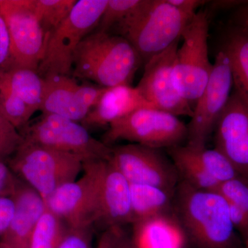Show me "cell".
<instances>
[{"label": "cell", "instance_id": "6da1fadb", "mask_svg": "<svg viewBox=\"0 0 248 248\" xmlns=\"http://www.w3.org/2000/svg\"><path fill=\"white\" fill-rule=\"evenodd\" d=\"M142 63L126 39L94 31L77 48L71 76L104 88L130 85Z\"/></svg>", "mask_w": 248, "mask_h": 248}, {"label": "cell", "instance_id": "7a4b0ae2", "mask_svg": "<svg viewBox=\"0 0 248 248\" xmlns=\"http://www.w3.org/2000/svg\"><path fill=\"white\" fill-rule=\"evenodd\" d=\"M177 218L198 248H235L236 236L228 202L215 191L182 181L176 190Z\"/></svg>", "mask_w": 248, "mask_h": 248}, {"label": "cell", "instance_id": "3957f363", "mask_svg": "<svg viewBox=\"0 0 248 248\" xmlns=\"http://www.w3.org/2000/svg\"><path fill=\"white\" fill-rule=\"evenodd\" d=\"M195 15L178 9L168 0H143L111 34L126 39L146 63L179 41Z\"/></svg>", "mask_w": 248, "mask_h": 248}, {"label": "cell", "instance_id": "277c9868", "mask_svg": "<svg viewBox=\"0 0 248 248\" xmlns=\"http://www.w3.org/2000/svg\"><path fill=\"white\" fill-rule=\"evenodd\" d=\"M16 177L47 200L61 186L77 180L83 170L82 158L23 141L7 161Z\"/></svg>", "mask_w": 248, "mask_h": 248}, {"label": "cell", "instance_id": "5b68a950", "mask_svg": "<svg viewBox=\"0 0 248 248\" xmlns=\"http://www.w3.org/2000/svg\"><path fill=\"white\" fill-rule=\"evenodd\" d=\"M108 0H79L71 14L47 37L37 72L42 78L71 76L73 55L81 41L97 29Z\"/></svg>", "mask_w": 248, "mask_h": 248}, {"label": "cell", "instance_id": "8992f818", "mask_svg": "<svg viewBox=\"0 0 248 248\" xmlns=\"http://www.w3.org/2000/svg\"><path fill=\"white\" fill-rule=\"evenodd\" d=\"M209 18L205 11L196 13L182 33L174 64L178 91L193 109L213 71L208 53Z\"/></svg>", "mask_w": 248, "mask_h": 248}, {"label": "cell", "instance_id": "52a82bcc", "mask_svg": "<svg viewBox=\"0 0 248 248\" xmlns=\"http://www.w3.org/2000/svg\"><path fill=\"white\" fill-rule=\"evenodd\" d=\"M107 160L84 161V174L59 187L47 200L46 206L70 228H93L97 224L104 165Z\"/></svg>", "mask_w": 248, "mask_h": 248}, {"label": "cell", "instance_id": "ba28073f", "mask_svg": "<svg viewBox=\"0 0 248 248\" xmlns=\"http://www.w3.org/2000/svg\"><path fill=\"white\" fill-rule=\"evenodd\" d=\"M104 135V142L125 140L160 149L182 145L187 140V125L177 116L154 108H143L112 122Z\"/></svg>", "mask_w": 248, "mask_h": 248}, {"label": "cell", "instance_id": "9c48e42d", "mask_svg": "<svg viewBox=\"0 0 248 248\" xmlns=\"http://www.w3.org/2000/svg\"><path fill=\"white\" fill-rule=\"evenodd\" d=\"M20 133L24 141L78 155L84 162L94 159L109 161L112 155V147L93 138L81 123L62 116L42 114Z\"/></svg>", "mask_w": 248, "mask_h": 248}, {"label": "cell", "instance_id": "30bf717a", "mask_svg": "<svg viewBox=\"0 0 248 248\" xmlns=\"http://www.w3.org/2000/svg\"><path fill=\"white\" fill-rule=\"evenodd\" d=\"M234 86L229 58L223 50L217 53L208 83L192 109L187 124V145L203 148L215 131Z\"/></svg>", "mask_w": 248, "mask_h": 248}, {"label": "cell", "instance_id": "8fae6325", "mask_svg": "<svg viewBox=\"0 0 248 248\" xmlns=\"http://www.w3.org/2000/svg\"><path fill=\"white\" fill-rule=\"evenodd\" d=\"M0 12L9 29L14 66L37 71L47 35L36 16L32 0H0Z\"/></svg>", "mask_w": 248, "mask_h": 248}, {"label": "cell", "instance_id": "7c38bea8", "mask_svg": "<svg viewBox=\"0 0 248 248\" xmlns=\"http://www.w3.org/2000/svg\"><path fill=\"white\" fill-rule=\"evenodd\" d=\"M110 161L129 184L155 186L175 193L179 174L159 149L137 143L112 147Z\"/></svg>", "mask_w": 248, "mask_h": 248}, {"label": "cell", "instance_id": "4fadbf2b", "mask_svg": "<svg viewBox=\"0 0 248 248\" xmlns=\"http://www.w3.org/2000/svg\"><path fill=\"white\" fill-rule=\"evenodd\" d=\"M179 41L145 63L144 72L137 89L153 108L179 117L192 114L190 107L178 91L174 64Z\"/></svg>", "mask_w": 248, "mask_h": 248}, {"label": "cell", "instance_id": "5bb4252c", "mask_svg": "<svg viewBox=\"0 0 248 248\" xmlns=\"http://www.w3.org/2000/svg\"><path fill=\"white\" fill-rule=\"evenodd\" d=\"M45 91L40 111L81 123L97 104L107 88L84 82L72 76L46 77Z\"/></svg>", "mask_w": 248, "mask_h": 248}, {"label": "cell", "instance_id": "9a60e30c", "mask_svg": "<svg viewBox=\"0 0 248 248\" xmlns=\"http://www.w3.org/2000/svg\"><path fill=\"white\" fill-rule=\"evenodd\" d=\"M215 148L248 182V102L234 89L215 129Z\"/></svg>", "mask_w": 248, "mask_h": 248}, {"label": "cell", "instance_id": "2e32d148", "mask_svg": "<svg viewBox=\"0 0 248 248\" xmlns=\"http://www.w3.org/2000/svg\"><path fill=\"white\" fill-rule=\"evenodd\" d=\"M10 197L14 202V217L0 242L11 248H29L34 228L45 211V200L18 177Z\"/></svg>", "mask_w": 248, "mask_h": 248}, {"label": "cell", "instance_id": "e0dca14e", "mask_svg": "<svg viewBox=\"0 0 248 248\" xmlns=\"http://www.w3.org/2000/svg\"><path fill=\"white\" fill-rule=\"evenodd\" d=\"M130 184L109 161H106L101 184L97 225L106 230L132 223Z\"/></svg>", "mask_w": 248, "mask_h": 248}, {"label": "cell", "instance_id": "ac0fdd59", "mask_svg": "<svg viewBox=\"0 0 248 248\" xmlns=\"http://www.w3.org/2000/svg\"><path fill=\"white\" fill-rule=\"evenodd\" d=\"M143 108L153 107L136 87L119 85L107 88L81 124L86 128L106 126Z\"/></svg>", "mask_w": 248, "mask_h": 248}, {"label": "cell", "instance_id": "d6986e66", "mask_svg": "<svg viewBox=\"0 0 248 248\" xmlns=\"http://www.w3.org/2000/svg\"><path fill=\"white\" fill-rule=\"evenodd\" d=\"M177 218L166 214L134 223V248H182L184 231Z\"/></svg>", "mask_w": 248, "mask_h": 248}, {"label": "cell", "instance_id": "ffe728a7", "mask_svg": "<svg viewBox=\"0 0 248 248\" xmlns=\"http://www.w3.org/2000/svg\"><path fill=\"white\" fill-rule=\"evenodd\" d=\"M132 223L172 213L174 194L155 186L130 184Z\"/></svg>", "mask_w": 248, "mask_h": 248}, {"label": "cell", "instance_id": "44dd1931", "mask_svg": "<svg viewBox=\"0 0 248 248\" xmlns=\"http://www.w3.org/2000/svg\"><path fill=\"white\" fill-rule=\"evenodd\" d=\"M0 80L35 113L40 110L45 91V79L37 71L13 66L0 73Z\"/></svg>", "mask_w": 248, "mask_h": 248}, {"label": "cell", "instance_id": "7402d4cb", "mask_svg": "<svg viewBox=\"0 0 248 248\" xmlns=\"http://www.w3.org/2000/svg\"><path fill=\"white\" fill-rule=\"evenodd\" d=\"M222 50L231 62L233 87L248 102V31L231 27Z\"/></svg>", "mask_w": 248, "mask_h": 248}, {"label": "cell", "instance_id": "603a6c76", "mask_svg": "<svg viewBox=\"0 0 248 248\" xmlns=\"http://www.w3.org/2000/svg\"><path fill=\"white\" fill-rule=\"evenodd\" d=\"M169 152L173 164L184 182L200 190H217L220 184L205 172L190 146L179 145L169 148Z\"/></svg>", "mask_w": 248, "mask_h": 248}, {"label": "cell", "instance_id": "cb8c5ba5", "mask_svg": "<svg viewBox=\"0 0 248 248\" xmlns=\"http://www.w3.org/2000/svg\"><path fill=\"white\" fill-rule=\"evenodd\" d=\"M46 206L34 228L29 248H58L69 227Z\"/></svg>", "mask_w": 248, "mask_h": 248}, {"label": "cell", "instance_id": "d4e9b609", "mask_svg": "<svg viewBox=\"0 0 248 248\" xmlns=\"http://www.w3.org/2000/svg\"><path fill=\"white\" fill-rule=\"evenodd\" d=\"M189 146L205 172L218 184L240 177L229 160L216 148L207 149L206 147Z\"/></svg>", "mask_w": 248, "mask_h": 248}, {"label": "cell", "instance_id": "484cf974", "mask_svg": "<svg viewBox=\"0 0 248 248\" xmlns=\"http://www.w3.org/2000/svg\"><path fill=\"white\" fill-rule=\"evenodd\" d=\"M77 0H32L37 17L48 35L71 14Z\"/></svg>", "mask_w": 248, "mask_h": 248}, {"label": "cell", "instance_id": "4316f807", "mask_svg": "<svg viewBox=\"0 0 248 248\" xmlns=\"http://www.w3.org/2000/svg\"><path fill=\"white\" fill-rule=\"evenodd\" d=\"M33 114L27 104L0 80V115L21 132L31 122Z\"/></svg>", "mask_w": 248, "mask_h": 248}, {"label": "cell", "instance_id": "83f0119b", "mask_svg": "<svg viewBox=\"0 0 248 248\" xmlns=\"http://www.w3.org/2000/svg\"><path fill=\"white\" fill-rule=\"evenodd\" d=\"M143 0H108L96 31L112 33L138 9Z\"/></svg>", "mask_w": 248, "mask_h": 248}, {"label": "cell", "instance_id": "f1b7e54d", "mask_svg": "<svg viewBox=\"0 0 248 248\" xmlns=\"http://www.w3.org/2000/svg\"><path fill=\"white\" fill-rule=\"evenodd\" d=\"M215 192L248 214V182L237 177L220 184Z\"/></svg>", "mask_w": 248, "mask_h": 248}, {"label": "cell", "instance_id": "f546056e", "mask_svg": "<svg viewBox=\"0 0 248 248\" xmlns=\"http://www.w3.org/2000/svg\"><path fill=\"white\" fill-rule=\"evenodd\" d=\"M24 141L20 132L9 120L0 115V159L7 162Z\"/></svg>", "mask_w": 248, "mask_h": 248}, {"label": "cell", "instance_id": "4dcf8cb0", "mask_svg": "<svg viewBox=\"0 0 248 248\" xmlns=\"http://www.w3.org/2000/svg\"><path fill=\"white\" fill-rule=\"evenodd\" d=\"M93 228H68L58 248H93Z\"/></svg>", "mask_w": 248, "mask_h": 248}, {"label": "cell", "instance_id": "1f68e13d", "mask_svg": "<svg viewBox=\"0 0 248 248\" xmlns=\"http://www.w3.org/2000/svg\"><path fill=\"white\" fill-rule=\"evenodd\" d=\"M14 66L12 45L6 21L0 12V73Z\"/></svg>", "mask_w": 248, "mask_h": 248}, {"label": "cell", "instance_id": "d6a6232c", "mask_svg": "<svg viewBox=\"0 0 248 248\" xmlns=\"http://www.w3.org/2000/svg\"><path fill=\"white\" fill-rule=\"evenodd\" d=\"M17 179L8 163L0 159V197H11Z\"/></svg>", "mask_w": 248, "mask_h": 248}, {"label": "cell", "instance_id": "836d02e7", "mask_svg": "<svg viewBox=\"0 0 248 248\" xmlns=\"http://www.w3.org/2000/svg\"><path fill=\"white\" fill-rule=\"evenodd\" d=\"M15 211L14 201L11 197H0V237L7 231Z\"/></svg>", "mask_w": 248, "mask_h": 248}, {"label": "cell", "instance_id": "e575fe53", "mask_svg": "<svg viewBox=\"0 0 248 248\" xmlns=\"http://www.w3.org/2000/svg\"><path fill=\"white\" fill-rule=\"evenodd\" d=\"M230 216L235 230L244 236L248 234V214L234 204L228 202Z\"/></svg>", "mask_w": 248, "mask_h": 248}, {"label": "cell", "instance_id": "d590c367", "mask_svg": "<svg viewBox=\"0 0 248 248\" xmlns=\"http://www.w3.org/2000/svg\"><path fill=\"white\" fill-rule=\"evenodd\" d=\"M107 230L109 232L108 248H135L133 240L129 237L122 227H112Z\"/></svg>", "mask_w": 248, "mask_h": 248}, {"label": "cell", "instance_id": "8d00e7d4", "mask_svg": "<svg viewBox=\"0 0 248 248\" xmlns=\"http://www.w3.org/2000/svg\"><path fill=\"white\" fill-rule=\"evenodd\" d=\"M232 27L248 31V1H244L238 8L233 18Z\"/></svg>", "mask_w": 248, "mask_h": 248}, {"label": "cell", "instance_id": "74e56055", "mask_svg": "<svg viewBox=\"0 0 248 248\" xmlns=\"http://www.w3.org/2000/svg\"><path fill=\"white\" fill-rule=\"evenodd\" d=\"M168 1L178 9L192 14H195L198 8L206 2L200 0H168Z\"/></svg>", "mask_w": 248, "mask_h": 248}, {"label": "cell", "instance_id": "f35d334b", "mask_svg": "<svg viewBox=\"0 0 248 248\" xmlns=\"http://www.w3.org/2000/svg\"><path fill=\"white\" fill-rule=\"evenodd\" d=\"M109 243V232L108 230L104 231V234L101 236L97 247L95 248H108Z\"/></svg>", "mask_w": 248, "mask_h": 248}, {"label": "cell", "instance_id": "ab89813d", "mask_svg": "<svg viewBox=\"0 0 248 248\" xmlns=\"http://www.w3.org/2000/svg\"><path fill=\"white\" fill-rule=\"evenodd\" d=\"M245 248H248V234L244 236Z\"/></svg>", "mask_w": 248, "mask_h": 248}, {"label": "cell", "instance_id": "60d3db41", "mask_svg": "<svg viewBox=\"0 0 248 248\" xmlns=\"http://www.w3.org/2000/svg\"><path fill=\"white\" fill-rule=\"evenodd\" d=\"M0 248H11L9 246H6V244H3V243L0 242Z\"/></svg>", "mask_w": 248, "mask_h": 248}]
</instances>
